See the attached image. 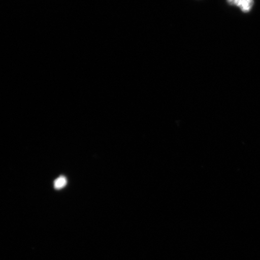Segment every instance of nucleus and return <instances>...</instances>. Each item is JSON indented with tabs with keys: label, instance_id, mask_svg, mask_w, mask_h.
<instances>
[{
	"label": "nucleus",
	"instance_id": "obj_1",
	"mask_svg": "<svg viewBox=\"0 0 260 260\" xmlns=\"http://www.w3.org/2000/svg\"><path fill=\"white\" fill-rule=\"evenodd\" d=\"M226 2L229 5L239 8L245 14L251 12L254 6V0H226Z\"/></svg>",
	"mask_w": 260,
	"mask_h": 260
},
{
	"label": "nucleus",
	"instance_id": "obj_2",
	"mask_svg": "<svg viewBox=\"0 0 260 260\" xmlns=\"http://www.w3.org/2000/svg\"><path fill=\"white\" fill-rule=\"evenodd\" d=\"M67 183V178L61 176L58 178L57 180L54 181V187L55 188H56V189H60V188L66 186Z\"/></svg>",
	"mask_w": 260,
	"mask_h": 260
}]
</instances>
